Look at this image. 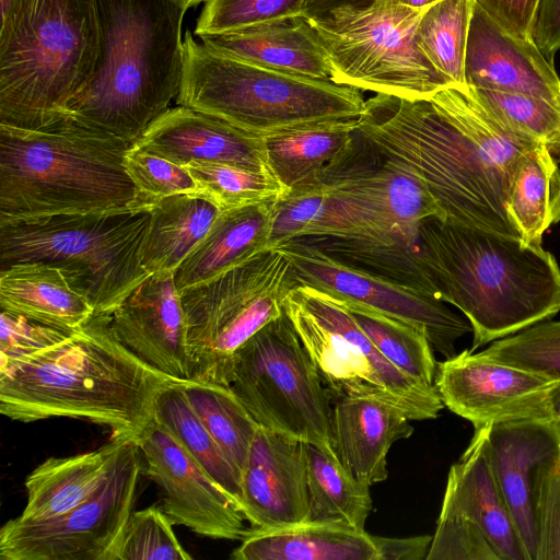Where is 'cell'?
Returning <instances> with one entry per match:
<instances>
[{
	"label": "cell",
	"mask_w": 560,
	"mask_h": 560,
	"mask_svg": "<svg viewBox=\"0 0 560 560\" xmlns=\"http://www.w3.org/2000/svg\"><path fill=\"white\" fill-rule=\"evenodd\" d=\"M551 152H556L557 153L558 160H559V164H560V141L558 142V144L556 145V148Z\"/></svg>",
	"instance_id": "cell-56"
},
{
	"label": "cell",
	"mask_w": 560,
	"mask_h": 560,
	"mask_svg": "<svg viewBox=\"0 0 560 560\" xmlns=\"http://www.w3.org/2000/svg\"><path fill=\"white\" fill-rule=\"evenodd\" d=\"M13 0H0L1 15H3L11 7Z\"/></svg>",
	"instance_id": "cell-55"
},
{
	"label": "cell",
	"mask_w": 560,
	"mask_h": 560,
	"mask_svg": "<svg viewBox=\"0 0 560 560\" xmlns=\"http://www.w3.org/2000/svg\"><path fill=\"white\" fill-rule=\"evenodd\" d=\"M183 383L143 362L94 314L60 343L0 365V412L20 421L72 418L138 441L159 396Z\"/></svg>",
	"instance_id": "cell-2"
},
{
	"label": "cell",
	"mask_w": 560,
	"mask_h": 560,
	"mask_svg": "<svg viewBox=\"0 0 560 560\" xmlns=\"http://www.w3.org/2000/svg\"><path fill=\"white\" fill-rule=\"evenodd\" d=\"M548 404L550 412L549 423L551 424L560 441V380L550 390Z\"/></svg>",
	"instance_id": "cell-52"
},
{
	"label": "cell",
	"mask_w": 560,
	"mask_h": 560,
	"mask_svg": "<svg viewBox=\"0 0 560 560\" xmlns=\"http://www.w3.org/2000/svg\"><path fill=\"white\" fill-rule=\"evenodd\" d=\"M487 433L488 425L475 429L468 447L452 465L442 506L477 524L501 560H530L493 474Z\"/></svg>",
	"instance_id": "cell-22"
},
{
	"label": "cell",
	"mask_w": 560,
	"mask_h": 560,
	"mask_svg": "<svg viewBox=\"0 0 560 560\" xmlns=\"http://www.w3.org/2000/svg\"><path fill=\"white\" fill-rule=\"evenodd\" d=\"M183 389L202 424L242 472L259 424L230 386L188 381Z\"/></svg>",
	"instance_id": "cell-36"
},
{
	"label": "cell",
	"mask_w": 560,
	"mask_h": 560,
	"mask_svg": "<svg viewBox=\"0 0 560 560\" xmlns=\"http://www.w3.org/2000/svg\"><path fill=\"white\" fill-rule=\"evenodd\" d=\"M149 209L0 221V269L39 262L61 270L95 314L110 315L150 275L141 247Z\"/></svg>",
	"instance_id": "cell-8"
},
{
	"label": "cell",
	"mask_w": 560,
	"mask_h": 560,
	"mask_svg": "<svg viewBox=\"0 0 560 560\" xmlns=\"http://www.w3.org/2000/svg\"><path fill=\"white\" fill-rule=\"evenodd\" d=\"M420 238L441 300L471 326V351L560 311V268L542 246L438 217L421 222Z\"/></svg>",
	"instance_id": "cell-3"
},
{
	"label": "cell",
	"mask_w": 560,
	"mask_h": 560,
	"mask_svg": "<svg viewBox=\"0 0 560 560\" xmlns=\"http://www.w3.org/2000/svg\"><path fill=\"white\" fill-rule=\"evenodd\" d=\"M131 145L71 117L37 129L0 125V221L133 208L124 166Z\"/></svg>",
	"instance_id": "cell-5"
},
{
	"label": "cell",
	"mask_w": 560,
	"mask_h": 560,
	"mask_svg": "<svg viewBox=\"0 0 560 560\" xmlns=\"http://www.w3.org/2000/svg\"><path fill=\"white\" fill-rule=\"evenodd\" d=\"M346 306L377 350L394 366L419 383L434 386L438 362L434 349L422 331L362 306Z\"/></svg>",
	"instance_id": "cell-38"
},
{
	"label": "cell",
	"mask_w": 560,
	"mask_h": 560,
	"mask_svg": "<svg viewBox=\"0 0 560 560\" xmlns=\"http://www.w3.org/2000/svg\"><path fill=\"white\" fill-rule=\"evenodd\" d=\"M284 312L332 397H365L390 404L411 420L434 419L444 404L428 386L394 366L358 325L347 306L310 285L287 295Z\"/></svg>",
	"instance_id": "cell-11"
},
{
	"label": "cell",
	"mask_w": 560,
	"mask_h": 560,
	"mask_svg": "<svg viewBox=\"0 0 560 560\" xmlns=\"http://www.w3.org/2000/svg\"><path fill=\"white\" fill-rule=\"evenodd\" d=\"M124 166L133 183V208L151 210L160 200L178 194H200L183 165L152 154L135 143L126 151Z\"/></svg>",
	"instance_id": "cell-42"
},
{
	"label": "cell",
	"mask_w": 560,
	"mask_h": 560,
	"mask_svg": "<svg viewBox=\"0 0 560 560\" xmlns=\"http://www.w3.org/2000/svg\"><path fill=\"white\" fill-rule=\"evenodd\" d=\"M186 9L195 7L201 2H206V0H178Z\"/></svg>",
	"instance_id": "cell-54"
},
{
	"label": "cell",
	"mask_w": 560,
	"mask_h": 560,
	"mask_svg": "<svg viewBox=\"0 0 560 560\" xmlns=\"http://www.w3.org/2000/svg\"><path fill=\"white\" fill-rule=\"evenodd\" d=\"M475 2L511 35L532 39V27L540 0H475Z\"/></svg>",
	"instance_id": "cell-48"
},
{
	"label": "cell",
	"mask_w": 560,
	"mask_h": 560,
	"mask_svg": "<svg viewBox=\"0 0 560 560\" xmlns=\"http://www.w3.org/2000/svg\"><path fill=\"white\" fill-rule=\"evenodd\" d=\"M332 445L340 462L369 486L387 476L390 446L413 433L397 407L365 397H332Z\"/></svg>",
	"instance_id": "cell-23"
},
{
	"label": "cell",
	"mask_w": 560,
	"mask_h": 560,
	"mask_svg": "<svg viewBox=\"0 0 560 560\" xmlns=\"http://www.w3.org/2000/svg\"><path fill=\"white\" fill-rule=\"evenodd\" d=\"M100 46L95 0H13L0 22V125L37 129L69 117Z\"/></svg>",
	"instance_id": "cell-6"
},
{
	"label": "cell",
	"mask_w": 560,
	"mask_h": 560,
	"mask_svg": "<svg viewBox=\"0 0 560 560\" xmlns=\"http://www.w3.org/2000/svg\"><path fill=\"white\" fill-rule=\"evenodd\" d=\"M468 88L485 109L509 131L545 143L551 151L560 141L559 104L525 94Z\"/></svg>",
	"instance_id": "cell-40"
},
{
	"label": "cell",
	"mask_w": 560,
	"mask_h": 560,
	"mask_svg": "<svg viewBox=\"0 0 560 560\" xmlns=\"http://www.w3.org/2000/svg\"><path fill=\"white\" fill-rule=\"evenodd\" d=\"M176 103L267 137L320 122L359 119L361 91L237 60L187 31Z\"/></svg>",
	"instance_id": "cell-7"
},
{
	"label": "cell",
	"mask_w": 560,
	"mask_h": 560,
	"mask_svg": "<svg viewBox=\"0 0 560 560\" xmlns=\"http://www.w3.org/2000/svg\"><path fill=\"white\" fill-rule=\"evenodd\" d=\"M233 560H381L378 536L349 526L306 521L250 528Z\"/></svg>",
	"instance_id": "cell-26"
},
{
	"label": "cell",
	"mask_w": 560,
	"mask_h": 560,
	"mask_svg": "<svg viewBox=\"0 0 560 560\" xmlns=\"http://www.w3.org/2000/svg\"><path fill=\"white\" fill-rule=\"evenodd\" d=\"M224 56L301 77L331 81L314 28L303 15L199 37Z\"/></svg>",
	"instance_id": "cell-24"
},
{
	"label": "cell",
	"mask_w": 560,
	"mask_h": 560,
	"mask_svg": "<svg viewBox=\"0 0 560 560\" xmlns=\"http://www.w3.org/2000/svg\"><path fill=\"white\" fill-rule=\"evenodd\" d=\"M173 523L159 506L133 511L125 528L117 560H190Z\"/></svg>",
	"instance_id": "cell-43"
},
{
	"label": "cell",
	"mask_w": 560,
	"mask_h": 560,
	"mask_svg": "<svg viewBox=\"0 0 560 560\" xmlns=\"http://www.w3.org/2000/svg\"><path fill=\"white\" fill-rule=\"evenodd\" d=\"M427 560H501L479 528L458 512L441 506Z\"/></svg>",
	"instance_id": "cell-45"
},
{
	"label": "cell",
	"mask_w": 560,
	"mask_h": 560,
	"mask_svg": "<svg viewBox=\"0 0 560 560\" xmlns=\"http://www.w3.org/2000/svg\"><path fill=\"white\" fill-rule=\"evenodd\" d=\"M475 0H438L416 28L418 48L452 84L466 85L465 55Z\"/></svg>",
	"instance_id": "cell-37"
},
{
	"label": "cell",
	"mask_w": 560,
	"mask_h": 560,
	"mask_svg": "<svg viewBox=\"0 0 560 560\" xmlns=\"http://www.w3.org/2000/svg\"><path fill=\"white\" fill-rule=\"evenodd\" d=\"M381 560H422L425 559L432 536L408 538L378 537Z\"/></svg>",
	"instance_id": "cell-50"
},
{
	"label": "cell",
	"mask_w": 560,
	"mask_h": 560,
	"mask_svg": "<svg viewBox=\"0 0 560 560\" xmlns=\"http://www.w3.org/2000/svg\"><path fill=\"white\" fill-rule=\"evenodd\" d=\"M358 119L320 122L265 137L272 173L290 191L317 180L352 141Z\"/></svg>",
	"instance_id": "cell-32"
},
{
	"label": "cell",
	"mask_w": 560,
	"mask_h": 560,
	"mask_svg": "<svg viewBox=\"0 0 560 560\" xmlns=\"http://www.w3.org/2000/svg\"><path fill=\"white\" fill-rule=\"evenodd\" d=\"M295 285L290 260L275 247L180 290L190 381L230 386L235 351L284 312Z\"/></svg>",
	"instance_id": "cell-9"
},
{
	"label": "cell",
	"mask_w": 560,
	"mask_h": 560,
	"mask_svg": "<svg viewBox=\"0 0 560 560\" xmlns=\"http://www.w3.org/2000/svg\"><path fill=\"white\" fill-rule=\"evenodd\" d=\"M506 212L521 241L533 246H542L544 233L560 221V164L547 144H535L520 159Z\"/></svg>",
	"instance_id": "cell-31"
},
{
	"label": "cell",
	"mask_w": 560,
	"mask_h": 560,
	"mask_svg": "<svg viewBox=\"0 0 560 560\" xmlns=\"http://www.w3.org/2000/svg\"><path fill=\"white\" fill-rule=\"evenodd\" d=\"M357 131L424 184L443 220L520 237L506 212L509 188L520 159L539 142L505 129L467 85L429 100L375 94Z\"/></svg>",
	"instance_id": "cell-1"
},
{
	"label": "cell",
	"mask_w": 560,
	"mask_h": 560,
	"mask_svg": "<svg viewBox=\"0 0 560 560\" xmlns=\"http://www.w3.org/2000/svg\"><path fill=\"white\" fill-rule=\"evenodd\" d=\"M220 212L202 194H178L160 200L150 210L141 247L143 268L149 275L174 272Z\"/></svg>",
	"instance_id": "cell-30"
},
{
	"label": "cell",
	"mask_w": 560,
	"mask_h": 560,
	"mask_svg": "<svg viewBox=\"0 0 560 560\" xmlns=\"http://www.w3.org/2000/svg\"><path fill=\"white\" fill-rule=\"evenodd\" d=\"M558 381L466 349L438 362L434 386L444 407L479 429L513 421L549 422V393Z\"/></svg>",
	"instance_id": "cell-16"
},
{
	"label": "cell",
	"mask_w": 560,
	"mask_h": 560,
	"mask_svg": "<svg viewBox=\"0 0 560 560\" xmlns=\"http://www.w3.org/2000/svg\"><path fill=\"white\" fill-rule=\"evenodd\" d=\"M399 3L404 5H408L416 9H424L429 5L433 4L438 0H397Z\"/></svg>",
	"instance_id": "cell-53"
},
{
	"label": "cell",
	"mask_w": 560,
	"mask_h": 560,
	"mask_svg": "<svg viewBox=\"0 0 560 560\" xmlns=\"http://www.w3.org/2000/svg\"><path fill=\"white\" fill-rule=\"evenodd\" d=\"M110 327L130 352L155 370L190 381L186 324L174 272L150 275L110 314Z\"/></svg>",
	"instance_id": "cell-18"
},
{
	"label": "cell",
	"mask_w": 560,
	"mask_h": 560,
	"mask_svg": "<svg viewBox=\"0 0 560 560\" xmlns=\"http://www.w3.org/2000/svg\"><path fill=\"white\" fill-rule=\"evenodd\" d=\"M132 442L112 438L90 452L47 458L26 477L27 502L18 517L51 518L91 499L110 478Z\"/></svg>",
	"instance_id": "cell-25"
},
{
	"label": "cell",
	"mask_w": 560,
	"mask_h": 560,
	"mask_svg": "<svg viewBox=\"0 0 560 560\" xmlns=\"http://www.w3.org/2000/svg\"><path fill=\"white\" fill-rule=\"evenodd\" d=\"M368 1L370 0H306L303 16L307 20H314L335 9L345 5H358Z\"/></svg>",
	"instance_id": "cell-51"
},
{
	"label": "cell",
	"mask_w": 560,
	"mask_h": 560,
	"mask_svg": "<svg viewBox=\"0 0 560 560\" xmlns=\"http://www.w3.org/2000/svg\"><path fill=\"white\" fill-rule=\"evenodd\" d=\"M135 144L178 165L222 163L275 175L264 137L187 106L166 109Z\"/></svg>",
	"instance_id": "cell-20"
},
{
	"label": "cell",
	"mask_w": 560,
	"mask_h": 560,
	"mask_svg": "<svg viewBox=\"0 0 560 560\" xmlns=\"http://www.w3.org/2000/svg\"><path fill=\"white\" fill-rule=\"evenodd\" d=\"M303 240L348 264L364 268L442 301L439 283L424 261L421 242L385 244L374 238L328 236L304 237Z\"/></svg>",
	"instance_id": "cell-34"
},
{
	"label": "cell",
	"mask_w": 560,
	"mask_h": 560,
	"mask_svg": "<svg viewBox=\"0 0 560 560\" xmlns=\"http://www.w3.org/2000/svg\"><path fill=\"white\" fill-rule=\"evenodd\" d=\"M75 330L49 326L1 310L0 365L56 346L72 336Z\"/></svg>",
	"instance_id": "cell-47"
},
{
	"label": "cell",
	"mask_w": 560,
	"mask_h": 560,
	"mask_svg": "<svg viewBox=\"0 0 560 560\" xmlns=\"http://www.w3.org/2000/svg\"><path fill=\"white\" fill-rule=\"evenodd\" d=\"M195 179L199 192L221 211L278 200L289 191L269 173L222 163L183 165Z\"/></svg>",
	"instance_id": "cell-39"
},
{
	"label": "cell",
	"mask_w": 560,
	"mask_h": 560,
	"mask_svg": "<svg viewBox=\"0 0 560 560\" xmlns=\"http://www.w3.org/2000/svg\"><path fill=\"white\" fill-rule=\"evenodd\" d=\"M290 260L298 284L323 291L346 305H358L422 331L445 359L471 331L467 319L446 303L418 290L336 258L303 238L277 246Z\"/></svg>",
	"instance_id": "cell-14"
},
{
	"label": "cell",
	"mask_w": 560,
	"mask_h": 560,
	"mask_svg": "<svg viewBox=\"0 0 560 560\" xmlns=\"http://www.w3.org/2000/svg\"><path fill=\"white\" fill-rule=\"evenodd\" d=\"M478 353L497 363L560 380V320L534 324Z\"/></svg>",
	"instance_id": "cell-41"
},
{
	"label": "cell",
	"mask_w": 560,
	"mask_h": 560,
	"mask_svg": "<svg viewBox=\"0 0 560 560\" xmlns=\"http://www.w3.org/2000/svg\"><path fill=\"white\" fill-rule=\"evenodd\" d=\"M230 387L260 427L334 448L330 396L285 312L235 351Z\"/></svg>",
	"instance_id": "cell-12"
},
{
	"label": "cell",
	"mask_w": 560,
	"mask_h": 560,
	"mask_svg": "<svg viewBox=\"0 0 560 560\" xmlns=\"http://www.w3.org/2000/svg\"><path fill=\"white\" fill-rule=\"evenodd\" d=\"M535 560H560V455L538 467L533 488Z\"/></svg>",
	"instance_id": "cell-46"
},
{
	"label": "cell",
	"mask_w": 560,
	"mask_h": 560,
	"mask_svg": "<svg viewBox=\"0 0 560 560\" xmlns=\"http://www.w3.org/2000/svg\"><path fill=\"white\" fill-rule=\"evenodd\" d=\"M316 236L374 237L364 214L318 178L276 200L268 249L292 240Z\"/></svg>",
	"instance_id": "cell-29"
},
{
	"label": "cell",
	"mask_w": 560,
	"mask_h": 560,
	"mask_svg": "<svg viewBox=\"0 0 560 560\" xmlns=\"http://www.w3.org/2000/svg\"><path fill=\"white\" fill-rule=\"evenodd\" d=\"M310 521L364 530L372 511L368 483L357 479L334 448L305 442Z\"/></svg>",
	"instance_id": "cell-33"
},
{
	"label": "cell",
	"mask_w": 560,
	"mask_h": 560,
	"mask_svg": "<svg viewBox=\"0 0 560 560\" xmlns=\"http://www.w3.org/2000/svg\"><path fill=\"white\" fill-rule=\"evenodd\" d=\"M532 39L544 56L553 62L560 49V0H540L533 27Z\"/></svg>",
	"instance_id": "cell-49"
},
{
	"label": "cell",
	"mask_w": 560,
	"mask_h": 560,
	"mask_svg": "<svg viewBox=\"0 0 560 560\" xmlns=\"http://www.w3.org/2000/svg\"><path fill=\"white\" fill-rule=\"evenodd\" d=\"M487 453L529 559L535 560V475L539 466L560 455V441L548 421L499 423L488 425Z\"/></svg>",
	"instance_id": "cell-21"
},
{
	"label": "cell",
	"mask_w": 560,
	"mask_h": 560,
	"mask_svg": "<svg viewBox=\"0 0 560 560\" xmlns=\"http://www.w3.org/2000/svg\"><path fill=\"white\" fill-rule=\"evenodd\" d=\"M183 384L171 385L161 393L155 406L154 420L187 450L241 509L242 472L230 462L202 424L187 400Z\"/></svg>",
	"instance_id": "cell-35"
},
{
	"label": "cell",
	"mask_w": 560,
	"mask_h": 560,
	"mask_svg": "<svg viewBox=\"0 0 560 560\" xmlns=\"http://www.w3.org/2000/svg\"><path fill=\"white\" fill-rule=\"evenodd\" d=\"M241 510L255 529L310 521L304 441L258 427L242 470Z\"/></svg>",
	"instance_id": "cell-17"
},
{
	"label": "cell",
	"mask_w": 560,
	"mask_h": 560,
	"mask_svg": "<svg viewBox=\"0 0 560 560\" xmlns=\"http://www.w3.org/2000/svg\"><path fill=\"white\" fill-rule=\"evenodd\" d=\"M96 71L70 103L79 124L136 143L177 96L184 67L178 0H95Z\"/></svg>",
	"instance_id": "cell-4"
},
{
	"label": "cell",
	"mask_w": 560,
	"mask_h": 560,
	"mask_svg": "<svg viewBox=\"0 0 560 560\" xmlns=\"http://www.w3.org/2000/svg\"><path fill=\"white\" fill-rule=\"evenodd\" d=\"M306 0H206L195 34L231 32L253 25L303 15Z\"/></svg>",
	"instance_id": "cell-44"
},
{
	"label": "cell",
	"mask_w": 560,
	"mask_h": 560,
	"mask_svg": "<svg viewBox=\"0 0 560 560\" xmlns=\"http://www.w3.org/2000/svg\"><path fill=\"white\" fill-rule=\"evenodd\" d=\"M142 470L135 441L91 499L51 518L22 521L16 516L4 523L0 529V559L117 560Z\"/></svg>",
	"instance_id": "cell-13"
},
{
	"label": "cell",
	"mask_w": 560,
	"mask_h": 560,
	"mask_svg": "<svg viewBox=\"0 0 560 560\" xmlns=\"http://www.w3.org/2000/svg\"><path fill=\"white\" fill-rule=\"evenodd\" d=\"M0 308L72 330L82 327L95 314L60 269L39 262L0 269Z\"/></svg>",
	"instance_id": "cell-28"
},
{
	"label": "cell",
	"mask_w": 560,
	"mask_h": 560,
	"mask_svg": "<svg viewBox=\"0 0 560 560\" xmlns=\"http://www.w3.org/2000/svg\"><path fill=\"white\" fill-rule=\"evenodd\" d=\"M466 85L517 93L560 105V78L532 39L515 37L476 2L465 55Z\"/></svg>",
	"instance_id": "cell-19"
},
{
	"label": "cell",
	"mask_w": 560,
	"mask_h": 560,
	"mask_svg": "<svg viewBox=\"0 0 560 560\" xmlns=\"http://www.w3.org/2000/svg\"><path fill=\"white\" fill-rule=\"evenodd\" d=\"M276 200L224 210L174 271L178 291L268 249Z\"/></svg>",
	"instance_id": "cell-27"
},
{
	"label": "cell",
	"mask_w": 560,
	"mask_h": 560,
	"mask_svg": "<svg viewBox=\"0 0 560 560\" xmlns=\"http://www.w3.org/2000/svg\"><path fill=\"white\" fill-rule=\"evenodd\" d=\"M143 469L162 492L173 525L212 539L242 540L250 528L238 503L155 420L137 441Z\"/></svg>",
	"instance_id": "cell-15"
},
{
	"label": "cell",
	"mask_w": 560,
	"mask_h": 560,
	"mask_svg": "<svg viewBox=\"0 0 560 560\" xmlns=\"http://www.w3.org/2000/svg\"><path fill=\"white\" fill-rule=\"evenodd\" d=\"M424 9L397 0H370L308 20L328 60L331 81L407 100H429L452 85L416 44Z\"/></svg>",
	"instance_id": "cell-10"
}]
</instances>
